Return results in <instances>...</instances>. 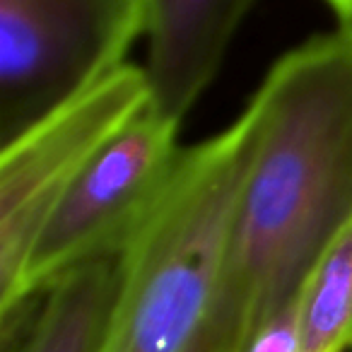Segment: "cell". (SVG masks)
Instances as JSON below:
<instances>
[{
    "instance_id": "obj_1",
    "label": "cell",
    "mask_w": 352,
    "mask_h": 352,
    "mask_svg": "<svg viewBox=\"0 0 352 352\" xmlns=\"http://www.w3.org/2000/svg\"><path fill=\"white\" fill-rule=\"evenodd\" d=\"M251 102L261 135L203 331L210 352H241L265 318L297 302L352 222V34L338 27L287 51Z\"/></svg>"
},
{
    "instance_id": "obj_2",
    "label": "cell",
    "mask_w": 352,
    "mask_h": 352,
    "mask_svg": "<svg viewBox=\"0 0 352 352\" xmlns=\"http://www.w3.org/2000/svg\"><path fill=\"white\" fill-rule=\"evenodd\" d=\"M254 102L215 135L182 147L164 188L121 249L104 352H188L210 321L236 201L254 162Z\"/></svg>"
},
{
    "instance_id": "obj_3",
    "label": "cell",
    "mask_w": 352,
    "mask_h": 352,
    "mask_svg": "<svg viewBox=\"0 0 352 352\" xmlns=\"http://www.w3.org/2000/svg\"><path fill=\"white\" fill-rule=\"evenodd\" d=\"M147 0H0V147L126 65Z\"/></svg>"
},
{
    "instance_id": "obj_4",
    "label": "cell",
    "mask_w": 352,
    "mask_h": 352,
    "mask_svg": "<svg viewBox=\"0 0 352 352\" xmlns=\"http://www.w3.org/2000/svg\"><path fill=\"white\" fill-rule=\"evenodd\" d=\"M150 107L145 68L126 63L0 147V309L17 297L56 206L94 157Z\"/></svg>"
},
{
    "instance_id": "obj_5",
    "label": "cell",
    "mask_w": 352,
    "mask_h": 352,
    "mask_svg": "<svg viewBox=\"0 0 352 352\" xmlns=\"http://www.w3.org/2000/svg\"><path fill=\"white\" fill-rule=\"evenodd\" d=\"M179 126L150 107L94 157L44 225L17 297L0 309V316L30 302L75 265L126 246L182 155Z\"/></svg>"
},
{
    "instance_id": "obj_6",
    "label": "cell",
    "mask_w": 352,
    "mask_h": 352,
    "mask_svg": "<svg viewBox=\"0 0 352 352\" xmlns=\"http://www.w3.org/2000/svg\"><path fill=\"white\" fill-rule=\"evenodd\" d=\"M256 0H147L145 75L152 109L182 123L208 85Z\"/></svg>"
},
{
    "instance_id": "obj_7",
    "label": "cell",
    "mask_w": 352,
    "mask_h": 352,
    "mask_svg": "<svg viewBox=\"0 0 352 352\" xmlns=\"http://www.w3.org/2000/svg\"><path fill=\"white\" fill-rule=\"evenodd\" d=\"M121 280V251L63 273L0 316L3 352H104Z\"/></svg>"
},
{
    "instance_id": "obj_8",
    "label": "cell",
    "mask_w": 352,
    "mask_h": 352,
    "mask_svg": "<svg viewBox=\"0 0 352 352\" xmlns=\"http://www.w3.org/2000/svg\"><path fill=\"white\" fill-rule=\"evenodd\" d=\"M302 352L352 347V222L318 258L299 292Z\"/></svg>"
},
{
    "instance_id": "obj_9",
    "label": "cell",
    "mask_w": 352,
    "mask_h": 352,
    "mask_svg": "<svg viewBox=\"0 0 352 352\" xmlns=\"http://www.w3.org/2000/svg\"><path fill=\"white\" fill-rule=\"evenodd\" d=\"M241 352H302L299 342V299L265 318L246 340Z\"/></svg>"
},
{
    "instance_id": "obj_10",
    "label": "cell",
    "mask_w": 352,
    "mask_h": 352,
    "mask_svg": "<svg viewBox=\"0 0 352 352\" xmlns=\"http://www.w3.org/2000/svg\"><path fill=\"white\" fill-rule=\"evenodd\" d=\"M323 3H326V6L336 12L338 22L347 20V15L352 12V0H323Z\"/></svg>"
},
{
    "instance_id": "obj_11",
    "label": "cell",
    "mask_w": 352,
    "mask_h": 352,
    "mask_svg": "<svg viewBox=\"0 0 352 352\" xmlns=\"http://www.w3.org/2000/svg\"><path fill=\"white\" fill-rule=\"evenodd\" d=\"M188 352H210V350H208V342H206V338H203V333H201V338L196 340V345H193Z\"/></svg>"
},
{
    "instance_id": "obj_12",
    "label": "cell",
    "mask_w": 352,
    "mask_h": 352,
    "mask_svg": "<svg viewBox=\"0 0 352 352\" xmlns=\"http://www.w3.org/2000/svg\"><path fill=\"white\" fill-rule=\"evenodd\" d=\"M338 27H342V30H347L352 34V12L347 15V20H342V22H338Z\"/></svg>"
}]
</instances>
